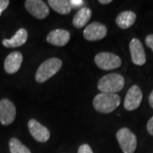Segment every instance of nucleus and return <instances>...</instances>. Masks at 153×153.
Segmentation results:
<instances>
[{
  "instance_id": "f257e3e1",
  "label": "nucleus",
  "mask_w": 153,
  "mask_h": 153,
  "mask_svg": "<svg viewBox=\"0 0 153 153\" xmlns=\"http://www.w3.org/2000/svg\"><path fill=\"white\" fill-rule=\"evenodd\" d=\"M120 96L117 94L100 93L93 100L94 109L101 113H110L120 105Z\"/></svg>"
},
{
  "instance_id": "f03ea898",
  "label": "nucleus",
  "mask_w": 153,
  "mask_h": 153,
  "mask_svg": "<svg viewBox=\"0 0 153 153\" xmlns=\"http://www.w3.org/2000/svg\"><path fill=\"white\" fill-rule=\"evenodd\" d=\"M124 77L118 73H110L102 76L98 82V88L102 93L116 94L124 87Z\"/></svg>"
},
{
  "instance_id": "7ed1b4c3",
  "label": "nucleus",
  "mask_w": 153,
  "mask_h": 153,
  "mask_svg": "<svg viewBox=\"0 0 153 153\" xmlns=\"http://www.w3.org/2000/svg\"><path fill=\"white\" fill-rule=\"evenodd\" d=\"M62 66V61L58 58H50L43 62L38 67L35 75L36 81L39 83L44 82L55 75Z\"/></svg>"
},
{
  "instance_id": "20e7f679",
  "label": "nucleus",
  "mask_w": 153,
  "mask_h": 153,
  "mask_svg": "<svg viewBox=\"0 0 153 153\" xmlns=\"http://www.w3.org/2000/svg\"><path fill=\"white\" fill-rule=\"evenodd\" d=\"M117 140L123 153H134L135 152L137 138L128 128H122L117 132Z\"/></svg>"
},
{
  "instance_id": "39448f33",
  "label": "nucleus",
  "mask_w": 153,
  "mask_h": 153,
  "mask_svg": "<svg viewBox=\"0 0 153 153\" xmlns=\"http://www.w3.org/2000/svg\"><path fill=\"white\" fill-rule=\"evenodd\" d=\"M95 64L102 70H113L118 68L122 64L119 56L108 52H100L94 57Z\"/></svg>"
},
{
  "instance_id": "423d86ee",
  "label": "nucleus",
  "mask_w": 153,
  "mask_h": 153,
  "mask_svg": "<svg viewBox=\"0 0 153 153\" xmlns=\"http://www.w3.org/2000/svg\"><path fill=\"white\" fill-rule=\"evenodd\" d=\"M16 115V109L14 103L8 99L0 100V123L7 126L11 124Z\"/></svg>"
},
{
  "instance_id": "0eeeda50",
  "label": "nucleus",
  "mask_w": 153,
  "mask_h": 153,
  "mask_svg": "<svg viewBox=\"0 0 153 153\" xmlns=\"http://www.w3.org/2000/svg\"><path fill=\"white\" fill-rule=\"evenodd\" d=\"M142 99L141 89L137 85H133L127 92L123 106L127 111H134L140 105Z\"/></svg>"
},
{
  "instance_id": "6e6552de",
  "label": "nucleus",
  "mask_w": 153,
  "mask_h": 153,
  "mask_svg": "<svg viewBox=\"0 0 153 153\" xmlns=\"http://www.w3.org/2000/svg\"><path fill=\"white\" fill-rule=\"evenodd\" d=\"M107 34L105 26L100 22H93L88 25L83 31V37L88 41H97L104 38Z\"/></svg>"
},
{
  "instance_id": "1a4fd4ad",
  "label": "nucleus",
  "mask_w": 153,
  "mask_h": 153,
  "mask_svg": "<svg viewBox=\"0 0 153 153\" xmlns=\"http://www.w3.org/2000/svg\"><path fill=\"white\" fill-rule=\"evenodd\" d=\"M25 6L27 10L38 19H44L49 15V7L41 0H27Z\"/></svg>"
},
{
  "instance_id": "9d476101",
  "label": "nucleus",
  "mask_w": 153,
  "mask_h": 153,
  "mask_svg": "<svg viewBox=\"0 0 153 153\" xmlns=\"http://www.w3.org/2000/svg\"><path fill=\"white\" fill-rule=\"evenodd\" d=\"M28 129L31 135L38 142H46L50 137V133L49 129L42 125L40 123L35 119H30L28 122Z\"/></svg>"
},
{
  "instance_id": "9b49d317",
  "label": "nucleus",
  "mask_w": 153,
  "mask_h": 153,
  "mask_svg": "<svg viewBox=\"0 0 153 153\" xmlns=\"http://www.w3.org/2000/svg\"><path fill=\"white\" fill-rule=\"evenodd\" d=\"M129 50L133 63L137 66H142L146 61V55L141 42L138 38H133L129 44Z\"/></svg>"
},
{
  "instance_id": "f8f14e48",
  "label": "nucleus",
  "mask_w": 153,
  "mask_h": 153,
  "mask_svg": "<svg viewBox=\"0 0 153 153\" xmlns=\"http://www.w3.org/2000/svg\"><path fill=\"white\" fill-rule=\"evenodd\" d=\"M23 61V55L21 52H12L4 60V70L9 74H14L20 70Z\"/></svg>"
},
{
  "instance_id": "ddd939ff",
  "label": "nucleus",
  "mask_w": 153,
  "mask_h": 153,
  "mask_svg": "<svg viewBox=\"0 0 153 153\" xmlns=\"http://www.w3.org/2000/svg\"><path fill=\"white\" fill-rule=\"evenodd\" d=\"M71 34L64 29H56L51 31L47 36V42L55 46H65L70 41Z\"/></svg>"
},
{
  "instance_id": "4468645a",
  "label": "nucleus",
  "mask_w": 153,
  "mask_h": 153,
  "mask_svg": "<svg viewBox=\"0 0 153 153\" xmlns=\"http://www.w3.org/2000/svg\"><path fill=\"white\" fill-rule=\"evenodd\" d=\"M28 38L27 31L24 28H21L17 31L16 34L10 39H4L3 45L6 48H17L26 44Z\"/></svg>"
},
{
  "instance_id": "2eb2a0df",
  "label": "nucleus",
  "mask_w": 153,
  "mask_h": 153,
  "mask_svg": "<svg viewBox=\"0 0 153 153\" xmlns=\"http://www.w3.org/2000/svg\"><path fill=\"white\" fill-rule=\"evenodd\" d=\"M136 21V15L134 12L126 10L121 12L116 19L117 25L122 29H128L131 27Z\"/></svg>"
},
{
  "instance_id": "dca6fc26",
  "label": "nucleus",
  "mask_w": 153,
  "mask_h": 153,
  "mask_svg": "<svg viewBox=\"0 0 153 153\" xmlns=\"http://www.w3.org/2000/svg\"><path fill=\"white\" fill-rule=\"evenodd\" d=\"M92 16V11L88 7H82L76 13L73 17L72 24L76 28L83 27L88 21L90 20Z\"/></svg>"
},
{
  "instance_id": "f3484780",
  "label": "nucleus",
  "mask_w": 153,
  "mask_h": 153,
  "mask_svg": "<svg viewBox=\"0 0 153 153\" xmlns=\"http://www.w3.org/2000/svg\"><path fill=\"white\" fill-rule=\"evenodd\" d=\"M49 6L60 15H67L71 10L70 2L67 0H49Z\"/></svg>"
},
{
  "instance_id": "a211bd4d",
  "label": "nucleus",
  "mask_w": 153,
  "mask_h": 153,
  "mask_svg": "<svg viewBox=\"0 0 153 153\" xmlns=\"http://www.w3.org/2000/svg\"><path fill=\"white\" fill-rule=\"evenodd\" d=\"M9 147L10 153H32L31 151L16 138H11L10 140Z\"/></svg>"
},
{
  "instance_id": "6ab92c4d",
  "label": "nucleus",
  "mask_w": 153,
  "mask_h": 153,
  "mask_svg": "<svg viewBox=\"0 0 153 153\" xmlns=\"http://www.w3.org/2000/svg\"><path fill=\"white\" fill-rule=\"evenodd\" d=\"M70 5L71 9H75V10H80L82 9V6L84 5L85 2L83 0H70Z\"/></svg>"
},
{
  "instance_id": "aec40b11",
  "label": "nucleus",
  "mask_w": 153,
  "mask_h": 153,
  "mask_svg": "<svg viewBox=\"0 0 153 153\" xmlns=\"http://www.w3.org/2000/svg\"><path fill=\"white\" fill-rule=\"evenodd\" d=\"M77 153H93V151L91 147L87 145V144H83L80 147L78 148Z\"/></svg>"
},
{
  "instance_id": "412c9836",
  "label": "nucleus",
  "mask_w": 153,
  "mask_h": 153,
  "mask_svg": "<svg viewBox=\"0 0 153 153\" xmlns=\"http://www.w3.org/2000/svg\"><path fill=\"white\" fill-rule=\"evenodd\" d=\"M9 4H10L9 0H0V16H1L2 13L8 8Z\"/></svg>"
},
{
  "instance_id": "4be33fe9",
  "label": "nucleus",
  "mask_w": 153,
  "mask_h": 153,
  "mask_svg": "<svg viewBox=\"0 0 153 153\" xmlns=\"http://www.w3.org/2000/svg\"><path fill=\"white\" fill-rule=\"evenodd\" d=\"M146 44L153 51V34H150L146 38Z\"/></svg>"
},
{
  "instance_id": "5701e85b",
  "label": "nucleus",
  "mask_w": 153,
  "mask_h": 153,
  "mask_svg": "<svg viewBox=\"0 0 153 153\" xmlns=\"http://www.w3.org/2000/svg\"><path fill=\"white\" fill-rule=\"evenodd\" d=\"M146 128H147L148 133L153 136V116L150 118V120L148 121L147 125H146Z\"/></svg>"
},
{
  "instance_id": "b1692460",
  "label": "nucleus",
  "mask_w": 153,
  "mask_h": 153,
  "mask_svg": "<svg viewBox=\"0 0 153 153\" xmlns=\"http://www.w3.org/2000/svg\"><path fill=\"white\" fill-rule=\"evenodd\" d=\"M149 104L151 105V107L153 108V90L152 91V93L150 94L149 96Z\"/></svg>"
},
{
  "instance_id": "393cba45",
  "label": "nucleus",
  "mask_w": 153,
  "mask_h": 153,
  "mask_svg": "<svg viewBox=\"0 0 153 153\" xmlns=\"http://www.w3.org/2000/svg\"><path fill=\"white\" fill-rule=\"evenodd\" d=\"M99 2L100 4H108L111 3V0H100Z\"/></svg>"
}]
</instances>
